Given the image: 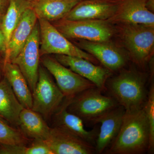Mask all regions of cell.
Wrapping results in <instances>:
<instances>
[{
	"label": "cell",
	"mask_w": 154,
	"mask_h": 154,
	"mask_svg": "<svg viewBox=\"0 0 154 154\" xmlns=\"http://www.w3.org/2000/svg\"><path fill=\"white\" fill-rule=\"evenodd\" d=\"M40 31V55L60 54L85 59L97 64L93 56L85 52L69 40L51 22L38 19Z\"/></svg>",
	"instance_id": "cell-6"
},
{
	"label": "cell",
	"mask_w": 154,
	"mask_h": 154,
	"mask_svg": "<svg viewBox=\"0 0 154 154\" xmlns=\"http://www.w3.org/2000/svg\"><path fill=\"white\" fill-rule=\"evenodd\" d=\"M6 43L5 38L4 36L2 31L0 29V55L5 54L6 51Z\"/></svg>",
	"instance_id": "cell-27"
},
{
	"label": "cell",
	"mask_w": 154,
	"mask_h": 154,
	"mask_svg": "<svg viewBox=\"0 0 154 154\" xmlns=\"http://www.w3.org/2000/svg\"><path fill=\"white\" fill-rule=\"evenodd\" d=\"M4 15L0 14V29H1L2 27V22L3 18Z\"/></svg>",
	"instance_id": "cell-30"
},
{
	"label": "cell",
	"mask_w": 154,
	"mask_h": 154,
	"mask_svg": "<svg viewBox=\"0 0 154 154\" xmlns=\"http://www.w3.org/2000/svg\"><path fill=\"white\" fill-rule=\"evenodd\" d=\"M26 154H52L44 140L33 139L30 145L27 147Z\"/></svg>",
	"instance_id": "cell-25"
},
{
	"label": "cell",
	"mask_w": 154,
	"mask_h": 154,
	"mask_svg": "<svg viewBox=\"0 0 154 154\" xmlns=\"http://www.w3.org/2000/svg\"><path fill=\"white\" fill-rule=\"evenodd\" d=\"M3 70L5 78L20 104L24 108L31 109L33 103L32 92L19 67L13 63L5 62Z\"/></svg>",
	"instance_id": "cell-19"
},
{
	"label": "cell",
	"mask_w": 154,
	"mask_h": 154,
	"mask_svg": "<svg viewBox=\"0 0 154 154\" xmlns=\"http://www.w3.org/2000/svg\"><path fill=\"white\" fill-rule=\"evenodd\" d=\"M0 117V143L7 145H26L28 138L22 131L11 126Z\"/></svg>",
	"instance_id": "cell-23"
},
{
	"label": "cell",
	"mask_w": 154,
	"mask_h": 154,
	"mask_svg": "<svg viewBox=\"0 0 154 154\" xmlns=\"http://www.w3.org/2000/svg\"><path fill=\"white\" fill-rule=\"evenodd\" d=\"M11 0H0V14L4 15L8 10Z\"/></svg>",
	"instance_id": "cell-28"
},
{
	"label": "cell",
	"mask_w": 154,
	"mask_h": 154,
	"mask_svg": "<svg viewBox=\"0 0 154 154\" xmlns=\"http://www.w3.org/2000/svg\"><path fill=\"white\" fill-rule=\"evenodd\" d=\"M146 116L149 130V139L148 152L153 153L154 150V83L151 84L148 93L147 98L143 107Z\"/></svg>",
	"instance_id": "cell-24"
},
{
	"label": "cell",
	"mask_w": 154,
	"mask_h": 154,
	"mask_svg": "<svg viewBox=\"0 0 154 154\" xmlns=\"http://www.w3.org/2000/svg\"><path fill=\"white\" fill-rule=\"evenodd\" d=\"M31 109L48 119L62 104L63 94L44 67L39 65L36 87L32 92Z\"/></svg>",
	"instance_id": "cell-7"
},
{
	"label": "cell",
	"mask_w": 154,
	"mask_h": 154,
	"mask_svg": "<svg viewBox=\"0 0 154 154\" xmlns=\"http://www.w3.org/2000/svg\"><path fill=\"white\" fill-rule=\"evenodd\" d=\"M53 114L54 127L64 130L95 146L99 129L94 128L92 130H87L82 119L67 110L65 102Z\"/></svg>",
	"instance_id": "cell-16"
},
{
	"label": "cell",
	"mask_w": 154,
	"mask_h": 154,
	"mask_svg": "<svg viewBox=\"0 0 154 154\" xmlns=\"http://www.w3.org/2000/svg\"><path fill=\"white\" fill-rule=\"evenodd\" d=\"M40 60V31L37 22L25 45L11 62L19 67L32 93L38 80Z\"/></svg>",
	"instance_id": "cell-10"
},
{
	"label": "cell",
	"mask_w": 154,
	"mask_h": 154,
	"mask_svg": "<svg viewBox=\"0 0 154 154\" xmlns=\"http://www.w3.org/2000/svg\"><path fill=\"white\" fill-rule=\"evenodd\" d=\"M51 23L69 39L109 41L115 35V26L107 20L62 19Z\"/></svg>",
	"instance_id": "cell-5"
},
{
	"label": "cell",
	"mask_w": 154,
	"mask_h": 154,
	"mask_svg": "<svg viewBox=\"0 0 154 154\" xmlns=\"http://www.w3.org/2000/svg\"><path fill=\"white\" fill-rule=\"evenodd\" d=\"M26 145H7L0 143V154H26Z\"/></svg>",
	"instance_id": "cell-26"
},
{
	"label": "cell",
	"mask_w": 154,
	"mask_h": 154,
	"mask_svg": "<svg viewBox=\"0 0 154 154\" xmlns=\"http://www.w3.org/2000/svg\"><path fill=\"white\" fill-rule=\"evenodd\" d=\"M37 19L50 22L63 19L79 0H30Z\"/></svg>",
	"instance_id": "cell-18"
},
{
	"label": "cell",
	"mask_w": 154,
	"mask_h": 154,
	"mask_svg": "<svg viewBox=\"0 0 154 154\" xmlns=\"http://www.w3.org/2000/svg\"><path fill=\"white\" fill-rule=\"evenodd\" d=\"M146 0H119L117 10L107 22L113 25L142 24L154 26V13L146 7Z\"/></svg>",
	"instance_id": "cell-13"
},
{
	"label": "cell",
	"mask_w": 154,
	"mask_h": 154,
	"mask_svg": "<svg viewBox=\"0 0 154 154\" xmlns=\"http://www.w3.org/2000/svg\"><path fill=\"white\" fill-rule=\"evenodd\" d=\"M73 40L74 44L93 56L111 72L123 69L129 59L127 53L111 40L94 42L83 39Z\"/></svg>",
	"instance_id": "cell-9"
},
{
	"label": "cell",
	"mask_w": 154,
	"mask_h": 154,
	"mask_svg": "<svg viewBox=\"0 0 154 154\" xmlns=\"http://www.w3.org/2000/svg\"><path fill=\"white\" fill-rule=\"evenodd\" d=\"M30 8H31L30 0H11L8 10L3 17L1 27V30L5 38L6 51L13 31L25 11Z\"/></svg>",
	"instance_id": "cell-22"
},
{
	"label": "cell",
	"mask_w": 154,
	"mask_h": 154,
	"mask_svg": "<svg viewBox=\"0 0 154 154\" xmlns=\"http://www.w3.org/2000/svg\"><path fill=\"white\" fill-rule=\"evenodd\" d=\"M119 0L80 1L63 19L70 20H107L115 14Z\"/></svg>",
	"instance_id": "cell-14"
},
{
	"label": "cell",
	"mask_w": 154,
	"mask_h": 154,
	"mask_svg": "<svg viewBox=\"0 0 154 154\" xmlns=\"http://www.w3.org/2000/svg\"><path fill=\"white\" fill-rule=\"evenodd\" d=\"M102 92L95 87L85 90L71 99H65L67 110L84 122L96 124L99 118L119 105L113 97Z\"/></svg>",
	"instance_id": "cell-4"
},
{
	"label": "cell",
	"mask_w": 154,
	"mask_h": 154,
	"mask_svg": "<svg viewBox=\"0 0 154 154\" xmlns=\"http://www.w3.org/2000/svg\"><path fill=\"white\" fill-rule=\"evenodd\" d=\"M38 22L31 8L27 9L11 34L5 55V62H12L24 46Z\"/></svg>",
	"instance_id": "cell-17"
},
{
	"label": "cell",
	"mask_w": 154,
	"mask_h": 154,
	"mask_svg": "<svg viewBox=\"0 0 154 154\" xmlns=\"http://www.w3.org/2000/svg\"><path fill=\"white\" fill-rule=\"evenodd\" d=\"M125 110L119 105L99 118L96 124L101 126L95 142L96 152L102 154L116 137L122 124Z\"/></svg>",
	"instance_id": "cell-15"
},
{
	"label": "cell",
	"mask_w": 154,
	"mask_h": 154,
	"mask_svg": "<svg viewBox=\"0 0 154 154\" xmlns=\"http://www.w3.org/2000/svg\"><path fill=\"white\" fill-rule=\"evenodd\" d=\"M2 70H1V68H0V79H1V77H2Z\"/></svg>",
	"instance_id": "cell-31"
},
{
	"label": "cell",
	"mask_w": 154,
	"mask_h": 154,
	"mask_svg": "<svg viewBox=\"0 0 154 154\" xmlns=\"http://www.w3.org/2000/svg\"><path fill=\"white\" fill-rule=\"evenodd\" d=\"M54 57L62 64L91 82L101 91L106 90V82L112 72L105 67L82 57L60 54H55Z\"/></svg>",
	"instance_id": "cell-11"
},
{
	"label": "cell",
	"mask_w": 154,
	"mask_h": 154,
	"mask_svg": "<svg viewBox=\"0 0 154 154\" xmlns=\"http://www.w3.org/2000/svg\"><path fill=\"white\" fill-rule=\"evenodd\" d=\"M149 130L143 107L125 111L118 134L108 147L107 154H142L148 150Z\"/></svg>",
	"instance_id": "cell-1"
},
{
	"label": "cell",
	"mask_w": 154,
	"mask_h": 154,
	"mask_svg": "<svg viewBox=\"0 0 154 154\" xmlns=\"http://www.w3.org/2000/svg\"><path fill=\"white\" fill-rule=\"evenodd\" d=\"M21 131L27 137L45 140L51 128L40 114L30 108H23L19 115Z\"/></svg>",
	"instance_id": "cell-21"
},
{
	"label": "cell",
	"mask_w": 154,
	"mask_h": 154,
	"mask_svg": "<svg viewBox=\"0 0 154 154\" xmlns=\"http://www.w3.org/2000/svg\"><path fill=\"white\" fill-rule=\"evenodd\" d=\"M146 7L149 11L154 13V0H146Z\"/></svg>",
	"instance_id": "cell-29"
},
{
	"label": "cell",
	"mask_w": 154,
	"mask_h": 154,
	"mask_svg": "<svg viewBox=\"0 0 154 154\" xmlns=\"http://www.w3.org/2000/svg\"><path fill=\"white\" fill-rule=\"evenodd\" d=\"M41 57L42 66L54 78L66 100L72 99L85 90L96 87L91 82L62 64L54 57L45 55Z\"/></svg>",
	"instance_id": "cell-8"
},
{
	"label": "cell",
	"mask_w": 154,
	"mask_h": 154,
	"mask_svg": "<svg viewBox=\"0 0 154 154\" xmlns=\"http://www.w3.org/2000/svg\"><path fill=\"white\" fill-rule=\"evenodd\" d=\"M116 33L129 59L143 68L151 59L154 51V26L142 24L114 25Z\"/></svg>",
	"instance_id": "cell-3"
},
{
	"label": "cell",
	"mask_w": 154,
	"mask_h": 154,
	"mask_svg": "<svg viewBox=\"0 0 154 154\" xmlns=\"http://www.w3.org/2000/svg\"><path fill=\"white\" fill-rule=\"evenodd\" d=\"M23 108L5 78L0 80V117L13 126H19Z\"/></svg>",
	"instance_id": "cell-20"
},
{
	"label": "cell",
	"mask_w": 154,
	"mask_h": 154,
	"mask_svg": "<svg viewBox=\"0 0 154 154\" xmlns=\"http://www.w3.org/2000/svg\"><path fill=\"white\" fill-rule=\"evenodd\" d=\"M52 154H92L96 150L93 145L67 131L53 127L44 140Z\"/></svg>",
	"instance_id": "cell-12"
},
{
	"label": "cell",
	"mask_w": 154,
	"mask_h": 154,
	"mask_svg": "<svg viewBox=\"0 0 154 154\" xmlns=\"http://www.w3.org/2000/svg\"><path fill=\"white\" fill-rule=\"evenodd\" d=\"M145 76L134 69L121 70L117 75L108 79L106 89L110 96L125 111L142 109L147 98Z\"/></svg>",
	"instance_id": "cell-2"
},
{
	"label": "cell",
	"mask_w": 154,
	"mask_h": 154,
	"mask_svg": "<svg viewBox=\"0 0 154 154\" xmlns=\"http://www.w3.org/2000/svg\"><path fill=\"white\" fill-rule=\"evenodd\" d=\"M79 1H83V0H79Z\"/></svg>",
	"instance_id": "cell-32"
}]
</instances>
